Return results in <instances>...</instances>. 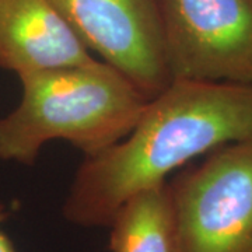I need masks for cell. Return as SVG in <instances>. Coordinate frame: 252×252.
Wrapping results in <instances>:
<instances>
[{
	"mask_svg": "<svg viewBox=\"0 0 252 252\" xmlns=\"http://www.w3.org/2000/svg\"><path fill=\"white\" fill-rule=\"evenodd\" d=\"M108 227L109 252H180L167 182L126 199Z\"/></svg>",
	"mask_w": 252,
	"mask_h": 252,
	"instance_id": "obj_7",
	"label": "cell"
},
{
	"mask_svg": "<svg viewBox=\"0 0 252 252\" xmlns=\"http://www.w3.org/2000/svg\"><path fill=\"white\" fill-rule=\"evenodd\" d=\"M18 80L17 107L0 118V160L26 165L54 140L73 144L86 157L107 150L133 129L150 99L99 59Z\"/></svg>",
	"mask_w": 252,
	"mask_h": 252,
	"instance_id": "obj_2",
	"label": "cell"
},
{
	"mask_svg": "<svg viewBox=\"0 0 252 252\" xmlns=\"http://www.w3.org/2000/svg\"><path fill=\"white\" fill-rule=\"evenodd\" d=\"M252 137V84L174 80L149 99L127 135L84 157L63 202L80 227H108L126 199L161 185L199 156Z\"/></svg>",
	"mask_w": 252,
	"mask_h": 252,
	"instance_id": "obj_1",
	"label": "cell"
},
{
	"mask_svg": "<svg viewBox=\"0 0 252 252\" xmlns=\"http://www.w3.org/2000/svg\"><path fill=\"white\" fill-rule=\"evenodd\" d=\"M86 48L152 98L171 77L154 0H51Z\"/></svg>",
	"mask_w": 252,
	"mask_h": 252,
	"instance_id": "obj_5",
	"label": "cell"
},
{
	"mask_svg": "<svg viewBox=\"0 0 252 252\" xmlns=\"http://www.w3.org/2000/svg\"><path fill=\"white\" fill-rule=\"evenodd\" d=\"M171 80L252 84V0H154Z\"/></svg>",
	"mask_w": 252,
	"mask_h": 252,
	"instance_id": "obj_4",
	"label": "cell"
},
{
	"mask_svg": "<svg viewBox=\"0 0 252 252\" xmlns=\"http://www.w3.org/2000/svg\"><path fill=\"white\" fill-rule=\"evenodd\" d=\"M7 217H9L7 207L0 200V252H16L14 245H13L11 240L9 238V235L6 234L4 228H3Z\"/></svg>",
	"mask_w": 252,
	"mask_h": 252,
	"instance_id": "obj_8",
	"label": "cell"
},
{
	"mask_svg": "<svg viewBox=\"0 0 252 252\" xmlns=\"http://www.w3.org/2000/svg\"><path fill=\"white\" fill-rule=\"evenodd\" d=\"M180 252H252V137L167 181Z\"/></svg>",
	"mask_w": 252,
	"mask_h": 252,
	"instance_id": "obj_3",
	"label": "cell"
},
{
	"mask_svg": "<svg viewBox=\"0 0 252 252\" xmlns=\"http://www.w3.org/2000/svg\"><path fill=\"white\" fill-rule=\"evenodd\" d=\"M97 59L51 0H0V67L17 77Z\"/></svg>",
	"mask_w": 252,
	"mask_h": 252,
	"instance_id": "obj_6",
	"label": "cell"
}]
</instances>
